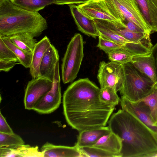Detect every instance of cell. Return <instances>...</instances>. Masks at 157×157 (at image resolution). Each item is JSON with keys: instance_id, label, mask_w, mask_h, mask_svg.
Instances as JSON below:
<instances>
[{"instance_id": "cell-10", "label": "cell", "mask_w": 157, "mask_h": 157, "mask_svg": "<svg viewBox=\"0 0 157 157\" xmlns=\"http://www.w3.org/2000/svg\"><path fill=\"white\" fill-rule=\"evenodd\" d=\"M120 102L122 109L140 120L154 132L157 138V124L152 119L150 109L146 104L141 101H131L123 96Z\"/></svg>"}, {"instance_id": "cell-6", "label": "cell", "mask_w": 157, "mask_h": 157, "mask_svg": "<svg viewBox=\"0 0 157 157\" xmlns=\"http://www.w3.org/2000/svg\"><path fill=\"white\" fill-rule=\"evenodd\" d=\"M109 13L121 22L125 18L150 34L151 28L142 15L136 0H101Z\"/></svg>"}, {"instance_id": "cell-32", "label": "cell", "mask_w": 157, "mask_h": 157, "mask_svg": "<svg viewBox=\"0 0 157 157\" xmlns=\"http://www.w3.org/2000/svg\"><path fill=\"white\" fill-rule=\"evenodd\" d=\"M0 60L14 61L19 63L18 58L0 37Z\"/></svg>"}, {"instance_id": "cell-35", "label": "cell", "mask_w": 157, "mask_h": 157, "mask_svg": "<svg viewBox=\"0 0 157 157\" xmlns=\"http://www.w3.org/2000/svg\"><path fill=\"white\" fill-rule=\"evenodd\" d=\"M0 132L11 134L14 133L7 122L6 119L0 112Z\"/></svg>"}, {"instance_id": "cell-26", "label": "cell", "mask_w": 157, "mask_h": 157, "mask_svg": "<svg viewBox=\"0 0 157 157\" xmlns=\"http://www.w3.org/2000/svg\"><path fill=\"white\" fill-rule=\"evenodd\" d=\"M21 137L14 133L11 134L0 132V147L15 148L25 144Z\"/></svg>"}, {"instance_id": "cell-7", "label": "cell", "mask_w": 157, "mask_h": 157, "mask_svg": "<svg viewBox=\"0 0 157 157\" xmlns=\"http://www.w3.org/2000/svg\"><path fill=\"white\" fill-rule=\"evenodd\" d=\"M124 78L123 64L111 61L100 62L97 78L101 88L109 86L117 92L122 87Z\"/></svg>"}, {"instance_id": "cell-37", "label": "cell", "mask_w": 157, "mask_h": 157, "mask_svg": "<svg viewBox=\"0 0 157 157\" xmlns=\"http://www.w3.org/2000/svg\"><path fill=\"white\" fill-rule=\"evenodd\" d=\"M54 4L58 5L79 4L85 3L93 0H54Z\"/></svg>"}, {"instance_id": "cell-8", "label": "cell", "mask_w": 157, "mask_h": 157, "mask_svg": "<svg viewBox=\"0 0 157 157\" xmlns=\"http://www.w3.org/2000/svg\"><path fill=\"white\" fill-rule=\"evenodd\" d=\"M61 97L59 61L56 66L52 88L39 100L33 110L42 114L51 113L59 107Z\"/></svg>"}, {"instance_id": "cell-36", "label": "cell", "mask_w": 157, "mask_h": 157, "mask_svg": "<svg viewBox=\"0 0 157 157\" xmlns=\"http://www.w3.org/2000/svg\"><path fill=\"white\" fill-rule=\"evenodd\" d=\"M19 63L14 61L0 60V71L8 72Z\"/></svg>"}, {"instance_id": "cell-22", "label": "cell", "mask_w": 157, "mask_h": 157, "mask_svg": "<svg viewBox=\"0 0 157 157\" xmlns=\"http://www.w3.org/2000/svg\"><path fill=\"white\" fill-rule=\"evenodd\" d=\"M94 19L98 29L99 35L108 40L124 45L133 42L116 33L107 25L104 20L98 19Z\"/></svg>"}, {"instance_id": "cell-13", "label": "cell", "mask_w": 157, "mask_h": 157, "mask_svg": "<svg viewBox=\"0 0 157 157\" xmlns=\"http://www.w3.org/2000/svg\"><path fill=\"white\" fill-rule=\"evenodd\" d=\"M104 20L112 30L125 39L133 42L140 43L152 47V44L150 39V34L132 32L127 29L125 25L121 21Z\"/></svg>"}, {"instance_id": "cell-4", "label": "cell", "mask_w": 157, "mask_h": 157, "mask_svg": "<svg viewBox=\"0 0 157 157\" xmlns=\"http://www.w3.org/2000/svg\"><path fill=\"white\" fill-rule=\"evenodd\" d=\"M123 65L124 80L119 90L121 96L132 102L140 101L151 93L155 83L136 69L131 62Z\"/></svg>"}, {"instance_id": "cell-30", "label": "cell", "mask_w": 157, "mask_h": 157, "mask_svg": "<svg viewBox=\"0 0 157 157\" xmlns=\"http://www.w3.org/2000/svg\"><path fill=\"white\" fill-rule=\"evenodd\" d=\"M16 149L18 157H44V153L39 150L37 146L31 147L28 144H24Z\"/></svg>"}, {"instance_id": "cell-9", "label": "cell", "mask_w": 157, "mask_h": 157, "mask_svg": "<svg viewBox=\"0 0 157 157\" xmlns=\"http://www.w3.org/2000/svg\"><path fill=\"white\" fill-rule=\"evenodd\" d=\"M53 84L49 80L40 77L29 81L24 98L25 108L33 110L39 100L51 90Z\"/></svg>"}, {"instance_id": "cell-3", "label": "cell", "mask_w": 157, "mask_h": 157, "mask_svg": "<svg viewBox=\"0 0 157 157\" xmlns=\"http://www.w3.org/2000/svg\"><path fill=\"white\" fill-rule=\"evenodd\" d=\"M47 28L46 20L38 12L22 9L10 0H0V36L26 33L35 37Z\"/></svg>"}, {"instance_id": "cell-16", "label": "cell", "mask_w": 157, "mask_h": 157, "mask_svg": "<svg viewBox=\"0 0 157 157\" xmlns=\"http://www.w3.org/2000/svg\"><path fill=\"white\" fill-rule=\"evenodd\" d=\"M51 44L49 39L47 36L37 42L33 52L32 60L29 68L30 73L33 78L39 77L41 61L45 52Z\"/></svg>"}, {"instance_id": "cell-20", "label": "cell", "mask_w": 157, "mask_h": 157, "mask_svg": "<svg viewBox=\"0 0 157 157\" xmlns=\"http://www.w3.org/2000/svg\"><path fill=\"white\" fill-rule=\"evenodd\" d=\"M93 146L117 154L121 157V140L120 137L111 131L101 137Z\"/></svg>"}, {"instance_id": "cell-28", "label": "cell", "mask_w": 157, "mask_h": 157, "mask_svg": "<svg viewBox=\"0 0 157 157\" xmlns=\"http://www.w3.org/2000/svg\"><path fill=\"white\" fill-rule=\"evenodd\" d=\"M117 93L113 88L106 86L100 88L99 97L102 101L116 106L121 100Z\"/></svg>"}, {"instance_id": "cell-31", "label": "cell", "mask_w": 157, "mask_h": 157, "mask_svg": "<svg viewBox=\"0 0 157 157\" xmlns=\"http://www.w3.org/2000/svg\"><path fill=\"white\" fill-rule=\"evenodd\" d=\"M98 42L97 47L106 53L113 50L124 47V45L119 44L106 39L99 35Z\"/></svg>"}, {"instance_id": "cell-15", "label": "cell", "mask_w": 157, "mask_h": 157, "mask_svg": "<svg viewBox=\"0 0 157 157\" xmlns=\"http://www.w3.org/2000/svg\"><path fill=\"white\" fill-rule=\"evenodd\" d=\"M44 157H83L79 148L75 145L69 147L54 145L46 142L40 148Z\"/></svg>"}, {"instance_id": "cell-34", "label": "cell", "mask_w": 157, "mask_h": 157, "mask_svg": "<svg viewBox=\"0 0 157 157\" xmlns=\"http://www.w3.org/2000/svg\"><path fill=\"white\" fill-rule=\"evenodd\" d=\"M0 157H18L16 149L6 147H0Z\"/></svg>"}, {"instance_id": "cell-18", "label": "cell", "mask_w": 157, "mask_h": 157, "mask_svg": "<svg viewBox=\"0 0 157 157\" xmlns=\"http://www.w3.org/2000/svg\"><path fill=\"white\" fill-rule=\"evenodd\" d=\"M152 33L157 32V0H136Z\"/></svg>"}, {"instance_id": "cell-24", "label": "cell", "mask_w": 157, "mask_h": 157, "mask_svg": "<svg viewBox=\"0 0 157 157\" xmlns=\"http://www.w3.org/2000/svg\"><path fill=\"white\" fill-rule=\"evenodd\" d=\"M1 37L16 55L19 60L20 63L26 68H29L32 60L33 53H28L18 48L12 43L7 37Z\"/></svg>"}, {"instance_id": "cell-27", "label": "cell", "mask_w": 157, "mask_h": 157, "mask_svg": "<svg viewBox=\"0 0 157 157\" xmlns=\"http://www.w3.org/2000/svg\"><path fill=\"white\" fill-rule=\"evenodd\" d=\"M140 101L149 107L151 117L155 123L157 124V82L155 83L151 93Z\"/></svg>"}, {"instance_id": "cell-17", "label": "cell", "mask_w": 157, "mask_h": 157, "mask_svg": "<svg viewBox=\"0 0 157 157\" xmlns=\"http://www.w3.org/2000/svg\"><path fill=\"white\" fill-rule=\"evenodd\" d=\"M110 131L108 126L81 131L75 145L78 148L93 146L101 137Z\"/></svg>"}, {"instance_id": "cell-25", "label": "cell", "mask_w": 157, "mask_h": 157, "mask_svg": "<svg viewBox=\"0 0 157 157\" xmlns=\"http://www.w3.org/2000/svg\"><path fill=\"white\" fill-rule=\"evenodd\" d=\"M110 61L124 64L131 62L135 55L125 46L112 50L107 54Z\"/></svg>"}, {"instance_id": "cell-33", "label": "cell", "mask_w": 157, "mask_h": 157, "mask_svg": "<svg viewBox=\"0 0 157 157\" xmlns=\"http://www.w3.org/2000/svg\"><path fill=\"white\" fill-rule=\"evenodd\" d=\"M121 22L125 25L127 29L132 32L137 33H148L134 23L126 18H125Z\"/></svg>"}, {"instance_id": "cell-12", "label": "cell", "mask_w": 157, "mask_h": 157, "mask_svg": "<svg viewBox=\"0 0 157 157\" xmlns=\"http://www.w3.org/2000/svg\"><path fill=\"white\" fill-rule=\"evenodd\" d=\"M68 5L78 30L95 38L98 36V32L94 20L86 15L75 4Z\"/></svg>"}, {"instance_id": "cell-2", "label": "cell", "mask_w": 157, "mask_h": 157, "mask_svg": "<svg viewBox=\"0 0 157 157\" xmlns=\"http://www.w3.org/2000/svg\"><path fill=\"white\" fill-rule=\"evenodd\" d=\"M107 123L111 131L121 140V157H157L155 133L137 117L120 109Z\"/></svg>"}, {"instance_id": "cell-19", "label": "cell", "mask_w": 157, "mask_h": 157, "mask_svg": "<svg viewBox=\"0 0 157 157\" xmlns=\"http://www.w3.org/2000/svg\"><path fill=\"white\" fill-rule=\"evenodd\" d=\"M131 62L136 69L149 77L155 83L157 82L153 60L150 53L134 56Z\"/></svg>"}, {"instance_id": "cell-5", "label": "cell", "mask_w": 157, "mask_h": 157, "mask_svg": "<svg viewBox=\"0 0 157 157\" xmlns=\"http://www.w3.org/2000/svg\"><path fill=\"white\" fill-rule=\"evenodd\" d=\"M83 49L82 37L76 33L68 43L62 59V78L64 84L71 82L76 78L84 56Z\"/></svg>"}, {"instance_id": "cell-1", "label": "cell", "mask_w": 157, "mask_h": 157, "mask_svg": "<svg viewBox=\"0 0 157 157\" xmlns=\"http://www.w3.org/2000/svg\"><path fill=\"white\" fill-rule=\"evenodd\" d=\"M100 90L86 78L75 81L64 92L63 113L72 128L80 132L105 126L115 106L101 100Z\"/></svg>"}, {"instance_id": "cell-21", "label": "cell", "mask_w": 157, "mask_h": 157, "mask_svg": "<svg viewBox=\"0 0 157 157\" xmlns=\"http://www.w3.org/2000/svg\"><path fill=\"white\" fill-rule=\"evenodd\" d=\"M6 37L16 46L29 53H33L37 43L33 36L26 33H18Z\"/></svg>"}, {"instance_id": "cell-38", "label": "cell", "mask_w": 157, "mask_h": 157, "mask_svg": "<svg viewBox=\"0 0 157 157\" xmlns=\"http://www.w3.org/2000/svg\"><path fill=\"white\" fill-rule=\"evenodd\" d=\"M153 60L154 66L157 78V42L151 48L150 52Z\"/></svg>"}, {"instance_id": "cell-29", "label": "cell", "mask_w": 157, "mask_h": 157, "mask_svg": "<svg viewBox=\"0 0 157 157\" xmlns=\"http://www.w3.org/2000/svg\"><path fill=\"white\" fill-rule=\"evenodd\" d=\"M79 148L83 157H120L117 154L94 146L85 147Z\"/></svg>"}, {"instance_id": "cell-14", "label": "cell", "mask_w": 157, "mask_h": 157, "mask_svg": "<svg viewBox=\"0 0 157 157\" xmlns=\"http://www.w3.org/2000/svg\"><path fill=\"white\" fill-rule=\"evenodd\" d=\"M59 57L58 51L52 44L45 52L41 61L39 77L53 82L55 69L57 63L59 61Z\"/></svg>"}, {"instance_id": "cell-23", "label": "cell", "mask_w": 157, "mask_h": 157, "mask_svg": "<svg viewBox=\"0 0 157 157\" xmlns=\"http://www.w3.org/2000/svg\"><path fill=\"white\" fill-rule=\"evenodd\" d=\"M16 6L26 10L38 12L46 6L54 4V0H10Z\"/></svg>"}, {"instance_id": "cell-11", "label": "cell", "mask_w": 157, "mask_h": 157, "mask_svg": "<svg viewBox=\"0 0 157 157\" xmlns=\"http://www.w3.org/2000/svg\"><path fill=\"white\" fill-rule=\"evenodd\" d=\"M78 8L91 18L121 21L109 12L101 0H93L78 4Z\"/></svg>"}]
</instances>
